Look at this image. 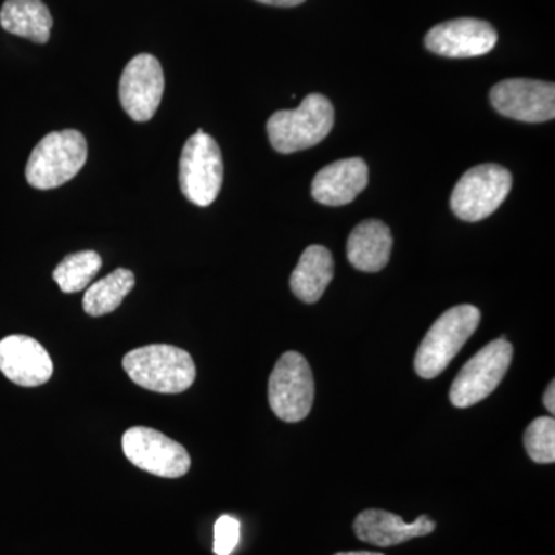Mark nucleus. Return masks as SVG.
<instances>
[{
	"mask_svg": "<svg viewBox=\"0 0 555 555\" xmlns=\"http://www.w3.org/2000/svg\"><path fill=\"white\" fill-rule=\"evenodd\" d=\"M131 382L158 393H181L192 387L196 367L188 350L170 345H150L124 357Z\"/></svg>",
	"mask_w": 555,
	"mask_h": 555,
	"instance_id": "1",
	"label": "nucleus"
},
{
	"mask_svg": "<svg viewBox=\"0 0 555 555\" xmlns=\"http://www.w3.org/2000/svg\"><path fill=\"white\" fill-rule=\"evenodd\" d=\"M335 109L323 94H309L295 109H281L268 120L270 144L278 153L301 152L327 138L334 129Z\"/></svg>",
	"mask_w": 555,
	"mask_h": 555,
	"instance_id": "2",
	"label": "nucleus"
},
{
	"mask_svg": "<svg viewBox=\"0 0 555 555\" xmlns=\"http://www.w3.org/2000/svg\"><path fill=\"white\" fill-rule=\"evenodd\" d=\"M480 318V310L470 305L455 306L438 318L416 350V374L433 379L447 371L467 339L477 331Z\"/></svg>",
	"mask_w": 555,
	"mask_h": 555,
	"instance_id": "3",
	"label": "nucleus"
},
{
	"mask_svg": "<svg viewBox=\"0 0 555 555\" xmlns=\"http://www.w3.org/2000/svg\"><path fill=\"white\" fill-rule=\"evenodd\" d=\"M89 147L86 138L76 130L53 131L33 150L25 177L31 188H61L86 166Z\"/></svg>",
	"mask_w": 555,
	"mask_h": 555,
	"instance_id": "4",
	"label": "nucleus"
},
{
	"mask_svg": "<svg viewBox=\"0 0 555 555\" xmlns=\"http://www.w3.org/2000/svg\"><path fill=\"white\" fill-rule=\"evenodd\" d=\"M224 179V163L218 142L203 130L185 142L179 159V188L182 195L198 207H208L218 198Z\"/></svg>",
	"mask_w": 555,
	"mask_h": 555,
	"instance_id": "5",
	"label": "nucleus"
},
{
	"mask_svg": "<svg viewBox=\"0 0 555 555\" xmlns=\"http://www.w3.org/2000/svg\"><path fill=\"white\" fill-rule=\"evenodd\" d=\"M513 189V175L499 164H481L467 170L451 195L455 217L478 222L491 217Z\"/></svg>",
	"mask_w": 555,
	"mask_h": 555,
	"instance_id": "6",
	"label": "nucleus"
},
{
	"mask_svg": "<svg viewBox=\"0 0 555 555\" xmlns=\"http://www.w3.org/2000/svg\"><path fill=\"white\" fill-rule=\"evenodd\" d=\"M513 356V345L505 338L494 339L478 350L452 383L449 390L451 403L466 409L491 396L505 377Z\"/></svg>",
	"mask_w": 555,
	"mask_h": 555,
	"instance_id": "7",
	"label": "nucleus"
},
{
	"mask_svg": "<svg viewBox=\"0 0 555 555\" xmlns=\"http://www.w3.org/2000/svg\"><path fill=\"white\" fill-rule=\"evenodd\" d=\"M315 382L308 360L298 352L281 356L269 379V403L273 414L286 423H298L312 411Z\"/></svg>",
	"mask_w": 555,
	"mask_h": 555,
	"instance_id": "8",
	"label": "nucleus"
},
{
	"mask_svg": "<svg viewBox=\"0 0 555 555\" xmlns=\"http://www.w3.org/2000/svg\"><path fill=\"white\" fill-rule=\"evenodd\" d=\"M122 449L134 466L153 476L179 478L185 476L192 465L182 444L152 427H131L124 434Z\"/></svg>",
	"mask_w": 555,
	"mask_h": 555,
	"instance_id": "9",
	"label": "nucleus"
},
{
	"mask_svg": "<svg viewBox=\"0 0 555 555\" xmlns=\"http://www.w3.org/2000/svg\"><path fill=\"white\" fill-rule=\"evenodd\" d=\"M164 89L166 79L159 61L152 54H138L120 76V105L134 122H147L159 107Z\"/></svg>",
	"mask_w": 555,
	"mask_h": 555,
	"instance_id": "10",
	"label": "nucleus"
},
{
	"mask_svg": "<svg viewBox=\"0 0 555 555\" xmlns=\"http://www.w3.org/2000/svg\"><path fill=\"white\" fill-rule=\"evenodd\" d=\"M492 107L506 118L521 122H546L555 116L553 82L532 79H507L491 90Z\"/></svg>",
	"mask_w": 555,
	"mask_h": 555,
	"instance_id": "11",
	"label": "nucleus"
},
{
	"mask_svg": "<svg viewBox=\"0 0 555 555\" xmlns=\"http://www.w3.org/2000/svg\"><path fill=\"white\" fill-rule=\"evenodd\" d=\"M495 28L486 21L454 20L430 28L425 38L426 49L438 56L466 60L488 54L496 46Z\"/></svg>",
	"mask_w": 555,
	"mask_h": 555,
	"instance_id": "12",
	"label": "nucleus"
},
{
	"mask_svg": "<svg viewBox=\"0 0 555 555\" xmlns=\"http://www.w3.org/2000/svg\"><path fill=\"white\" fill-rule=\"evenodd\" d=\"M0 372L14 385L38 387L53 375V361L35 338L10 335L0 341Z\"/></svg>",
	"mask_w": 555,
	"mask_h": 555,
	"instance_id": "13",
	"label": "nucleus"
},
{
	"mask_svg": "<svg viewBox=\"0 0 555 555\" xmlns=\"http://www.w3.org/2000/svg\"><path fill=\"white\" fill-rule=\"evenodd\" d=\"M436 528V521L427 516H420L414 524H406L397 514L383 509L363 511L353 521V531L358 539L379 547L397 546L416 537L433 534Z\"/></svg>",
	"mask_w": 555,
	"mask_h": 555,
	"instance_id": "14",
	"label": "nucleus"
},
{
	"mask_svg": "<svg viewBox=\"0 0 555 555\" xmlns=\"http://www.w3.org/2000/svg\"><path fill=\"white\" fill-rule=\"evenodd\" d=\"M369 170L361 158H347L328 164L318 171L312 182L313 199L328 207L346 206L367 188Z\"/></svg>",
	"mask_w": 555,
	"mask_h": 555,
	"instance_id": "15",
	"label": "nucleus"
},
{
	"mask_svg": "<svg viewBox=\"0 0 555 555\" xmlns=\"http://www.w3.org/2000/svg\"><path fill=\"white\" fill-rule=\"evenodd\" d=\"M392 235L385 222L367 219L360 222L347 240V259L361 272H379L389 262Z\"/></svg>",
	"mask_w": 555,
	"mask_h": 555,
	"instance_id": "16",
	"label": "nucleus"
},
{
	"mask_svg": "<svg viewBox=\"0 0 555 555\" xmlns=\"http://www.w3.org/2000/svg\"><path fill=\"white\" fill-rule=\"evenodd\" d=\"M335 264L331 251L323 246H309L302 251L291 276V288L302 302L313 305L323 297L334 280Z\"/></svg>",
	"mask_w": 555,
	"mask_h": 555,
	"instance_id": "17",
	"label": "nucleus"
},
{
	"mask_svg": "<svg viewBox=\"0 0 555 555\" xmlns=\"http://www.w3.org/2000/svg\"><path fill=\"white\" fill-rule=\"evenodd\" d=\"M3 30L36 43L49 42L53 16L42 0H5L0 10Z\"/></svg>",
	"mask_w": 555,
	"mask_h": 555,
	"instance_id": "18",
	"label": "nucleus"
},
{
	"mask_svg": "<svg viewBox=\"0 0 555 555\" xmlns=\"http://www.w3.org/2000/svg\"><path fill=\"white\" fill-rule=\"evenodd\" d=\"M133 287V273L127 269H116L115 272L87 288L83 295V310L90 317H102L115 312Z\"/></svg>",
	"mask_w": 555,
	"mask_h": 555,
	"instance_id": "19",
	"label": "nucleus"
},
{
	"mask_svg": "<svg viewBox=\"0 0 555 555\" xmlns=\"http://www.w3.org/2000/svg\"><path fill=\"white\" fill-rule=\"evenodd\" d=\"M102 268L100 254L93 250L78 251L62 259L54 269L53 280L64 294L83 291Z\"/></svg>",
	"mask_w": 555,
	"mask_h": 555,
	"instance_id": "20",
	"label": "nucleus"
},
{
	"mask_svg": "<svg viewBox=\"0 0 555 555\" xmlns=\"http://www.w3.org/2000/svg\"><path fill=\"white\" fill-rule=\"evenodd\" d=\"M525 448L535 463L555 462V420L554 416H539L525 433Z\"/></svg>",
	"mask_w": 555,
	"mask_h": 555,
	"instance_id": "21",
	"label": "nucleus"
},
{
	"mask_svg": "<svg viewBox=\"0 0 555 555\" xmlns=\"http://www.w3.org/2000/svg\"><path fill=\"white\" fill-rule=\"evenodd\" d=\"M241 524L232 516H221L215 524L214 551L217 555H230L238 546Z\"/></svg>",
	"mask_w": 555,
	"mask_h": 555,
	"instance_id": "22",
	"label": "nucleus"
},
{
	"mask_svg": "<svg viewBox=\"0 0 555 555\" xmlns=\"http://www.w3.org/2000/svg\"><path fill=\"white\" fill-rule=\"evenodd\" d=\"M543 403H545V408L551 415H554L555 412V385L554 382H551V385L547 386L545 397H543Z\"/></svg>",
	"mask_w": 555,
	"mask_h": 555,
	"instance_id": "23",
	"label": "nucleus"
},
{
	"mask_svg": "<svg viewBox=\"0 0 555 555\" xmlns=\"http://www.w3.org/2000/svg\"><path fill=\"white\" fill-rule=\"evenodd\" d=\"M257 2L266 3V5L272 7H284V9H291V7L301 5L306 0H257Z\"/></svg>",
	"mask_w": 555,
	"mask_h": 555,
	"instance_id": "24",
	"label": "nucleus"
},
{
	"mask_svg": "<svg viewBox=\"0 0 555 555\" xmlns=\"http://www.w3.org/2000/svg\"><path fill=\"white\" fill-rule=\"evenodd\" d=\"M335 555H385L382 553H369V551H352V553H338Z\"/></svg>",
	"mask_w": 555,
	"mask_h": 555,
	"instance_id": "25",
	"label": "nucleus"
}]
</instances>
